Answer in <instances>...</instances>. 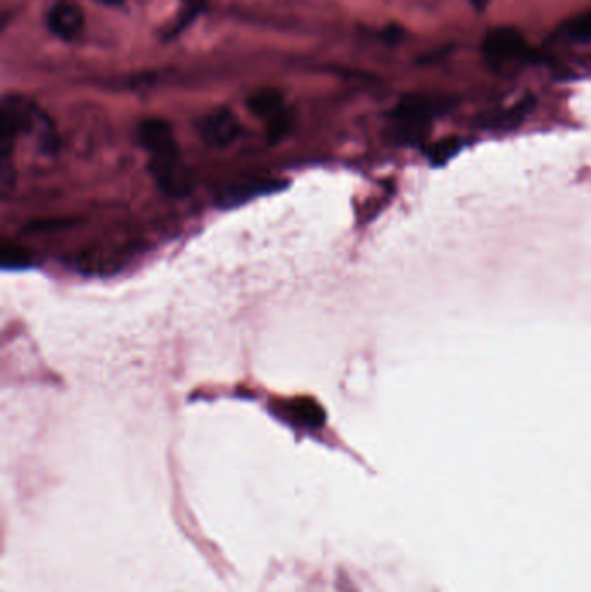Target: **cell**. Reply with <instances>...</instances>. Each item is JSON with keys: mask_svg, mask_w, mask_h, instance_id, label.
<instances>
[{"mask_svg": "<svg viewBox=\"0 0 591 592\" xmlns=\"http://www.w3.org/2000/svg\"><path fill=\"white\" fill-rule=\"evenodd\" d=\"M196 132L205 145L210 148H227L238 139L242 123L238 116L227 108L210 111L196 122Z\"/></svg>", "mask_w": 591, "mask_h": 592, "instance_id": "cell-5", "label": "cell"}, {"mask_svg": "<svg viewBox=\"0 0 591 592\" xmlns=\"http://www.w3.org/2000/svg\"><path fill=\"white\" fill-rule=\"evenodd\" d=\"M482 54L494 70H508L540 60L538 52L529 46L528 38L512 26H500L488 32L482 42Z\"/></svg>", "mask_w": 591, "mask_h": 592, "instance_id": "cell-3", "label": "cell"}, {"mask_svg": "<svg viewBox=\"0 0 591 592\" xmlns=\"http://www.w3.org/2000/svg\"><path fill=\"white\" fill-rule=\"evenodd\" d=\"M139 143L151 157V174L158 186L169 195H181L186 178L181 172V155L171 123L163 119H148L137 128Z\"/></svg>", "mask_w": 591, "mask_h": 592, "instance_id": "cell-1", "label": "cell"}, {"mask_svg": "<svg viewBox=\"0 0 591 592\" xmlns=\"http://www.w3.org/2000/svg\"><path fill=\"white\" fill-rule=\"evenodd\" d=\"M98 4L107 5V8H124L125 0H94Z\"/></svg>", "mask_w": 591, "mask_h": 592, "instance_id": "cell-12", "label": "cell"}, {"mask_svg": "<svg viewBox=\"0 0 591 592\" xmlns=\"http://www.w3.org/2000/svg\"><path fill=\"white\" fill-rule=\"evenodd\" d=\"M16 186V170L11 160L0 161V190L8 198L9 193Z\"/></svg>", "mask_w": 591, "mask_h": 592, "instance_id": "cell-11", "label": "cell"}, {"mask_svg": "<svg viewBox=\"0 0 591 592\" xmlns=\"http://www.w3.org/2000/svg\"><path fill=\"white\" fill-rule=\"evenodd\" d=\"M553 42L566 46H588L591 44V11L569 17L553 32Z\"/></svg>", "mask_w": 591, "mask_h": 592, "instance_id": "cell-8", "label": "cell"}, {"mask_svg": "<svg viewBox=\"0 0 591 592\" xmlns=\"http://www.w3.org/2000/svg\"><path fill=\"white\" fill-rule=\"evenodd\" d=\"M288 410L290 416L307 430H319L324 427V421H327V412L323 407L312 398H295L294 403H290Z\"/></svg>", "mask_w": 591, "mask_h": 592, "instance_id": "cell-9", "label": "cell"}, {"mask_svg": "<svg viewBox=\"0 0 591 592\" xmlns=\"http://www.w3.org/2000/svg\"><path fill=\"white\" fill-rule=\"evenodd\" d=\"M248 111L268 123L269 139L280 140L290 131L292 119L286 110L285 96L276 87H262L247 99Z\"/></svg>", "mask_w": 591, "mask_h": 592, "instance_id": "cell-4", "label": "cell"}, {"mask_svg": "<svg viewBox=\"0 0 591 592\" xmlns=\"http://www.w3.org/2000/svg\"><path fill=\"white\" fill-rule=\"evenodd\" d=\"M473 2V5H476V9H479V11H482V9L485 8V5H488V2H490V0H472Z\"/></svg>", "mask_w": 591, "mask_h": 592, "instance_id": "cell-13", "label": "cell"}, {"mask_svg": "<svg viewBox=\"0 0 591 592\" xmlns=\"http://www.w3.org/2000/svg\"><path fill=\"white\" fill-rule=\"evenodd\" d=\"M446 108V102L439 99L427 98L420 94L406 96L389 113L392 136L403 145H418L426 139L435 116L443 113Z\"/></svg>", "mask_w": 591, "mask_h": 592, "instance_id": "cell-2", "label": "cell"}, {"mask_svg": "<svg viewBox=\"0 0 591 592\" xmlns=\"http://www.w3.org/2000/svg\"><path fill=\"white\" fill-rule=\"evenodd\" d=\"M30 266V254L20 246L5 245L2 250V267L4 269H23Z\"/></svg>", "mask_w": 591, "mask_h": 592, "instance_id": "cell-10", "label": "cell"}, {"mask_svg": "<svg viewBox=\"0 0 591 592\" xmlns=\"http://www.w3.org/2000/svg\"><path fill=\"white\" fill-rule=\"evenodd\" d=\"M86 23V16L75 0H56L47 9L46 26L52 35L64 42H72L81 35Z\"/></svg>", "mask_w": 591, "mask_h": 592, "instance_id": "cell-6", "label": "cell"}, {"mask_svg": "<svg viewBox=\"0 0 591 592\" xmlns=\"http://www.w3.org/2000/svg\"><path fill=\"white\" fill-rule=\"evenodd\" d=\"M281 181L276 178H247L239 183L230 184L221 190L218 196V205L222 208L239 207L242 203H247L250 199L259 198V196L271 195L280 190Z\"/></svg>", "mask_w": 591, "mask_h": 592, "instance_id": "cell-7", "label": "cell"}]
</instances>
